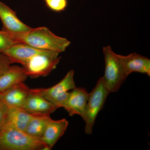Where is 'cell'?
Instances as JSON below:
<instances>
[{
	"label": "cell",
	"mask_w": 150,
	"mask_h": 150,
	"mask_svg": "<svg viewBox=\"0 0 150 150\" xmlns=\"http://www.w3.org/2000/svg\"><path fill=\"white\" fill-rule=\"evenodd\" d=\"M105 72L102 77L103 82L110 93L116 92L126 80L127 76L124 72L118 54L112 51L110 46L103 47Z\"/></svg>",
	"instance_id": "obj_3"
},
{
	"label": "cell",
	"mask_w": 150,
	"mask_h": 150,
	"mask_svg": "<svg viewBox=\"0 0 150 150\" xmlns=\"http://www.w3.org/2000/svg\"><path fill=\"white\" fill-rule=\"evenodd\" d=\"M69 124V121L65 118L58 120L51 119L40 139L51 149L64 134Z\"/></svg>",
	"instance_id": "obj_13"
},
{
	"label": "cell",
	"mask_w": 150,
	"mask_h": 150,
	"mask_svg": "<svg viewBox=\"0 0 150 150\" xmlns=\"http://www.w3.org/2000/svg\"><path fill=\"white\" fill-rule=\"evenodd\" d=\"M14 63H15L13 60L8 56L3 53H0V74Z\"/></svg>",
	"instance_id": "obj_19"
},
{
	"label": "cell",
	"mask_w": 150,
	"mask_h": 150,
	"mask_svg": "<svg viewBox=\"0 0 150 150\" xmlns=\"http://www.w3.org/2000/svg\"><path fill=\"white\" fill-rule=\"evenodd\" d=\"M19 43L11 34L3 30L0 31V53H2L11 46Z\"/></svg>",
	"instance_id": "obj_17"
},
{
	"label": "cell",
	"mask_w": 150,
	"mask_h": 150,
	"mask_svg": "<svg viewBox=\"0 0 150 150\" xmlns=\"http://www.w3.org/2000/svg\"><path fill=\"white\" fill-rule=\"evenodd\" d=\"M40 139L25 131L2 128L0 131V150H50Z\"/></svg>",
	"instance_id": "obj_2"
},
{
	"label": "cell",
	"mask_w": 150,
	"mask_h": 150,
	"mask_svg": "<svg viewBox=\"0 0 150 150\" xmlns=\"http://www.w3.org/2000/svg\"><path fill=\"white\" fill-rule=\"evenodd\" d=\"M33 115L21 108L8 107L0 123L1 128H11L25 131Z\"/></svg>",
	"instance_id": "obj_11"
},
{
	"label": "cell",
	"mask_w": 150,
	"mask_h": 150,
	"mask_svg": "<svg viewBox=\"0 0 150 150\" xmlns=\"http://www.w3.org/2000/svg\"><path fill=\"white\" fill-rule=\"evenodd\" d=\"M59 54L56 51H44L33 56L22 66L25 74L31 78L48 76L60 62Z\"/></svg>",
	"instance_id": "obj_5"
},
{
	"label": "cell",
	"mask_w": 150,
	"mask_h": 150,
	"mask_svg": "<svg viewBox=\"0 0 150 150\" xmlns=\"http://www.w3.org/2000/svg\"><path fill=\"white\" fill-rule=\"evenodd\" d=\"M51 119L50 114L48 113L33 114L25 131L30 136L40 139Z\"/></svg>",
	"instance_id": "obj_16"
},
{
	"label": "cell",
	"mask_w": 150,
	"mask_h": 150,
	"mask_svg": "<svg viewBox=\"0 0 150 150\" xmlns=\"http://www.w3.org/2000/svg\"><path fill=\"white\" fill-rule=\"evenodd\" d=\"M24 82L0 93V100L8 107L22 108L32 91Z\"/></svg>",
	"instance_id": "obj_9"
},
{
	"label": "cell",
	"mask_w": 150,
	"mask_h": 150,
	"mask_svg": "<svg viewBox=\"0 0 150 150\" xmlns=\"http://www.w3.org/2000/svg\"><path fill=\"white\" fill-rule=\"evenodd\" d=\"M74 76V70H70L58 83L48 88H38L39 92L58 108L63 107L70 91L76 87Z\"/></svg>",
	"instance_id": "obj_6"
},
{
	"label": "cell",
	"mask_w": 150,
	"mask_h": 150,
	"mask_svg": "<svg viewBox=\"0 0 150 150\" xmlns=\"http://www.w3.org/2000/svg\"><path fill=\"white\" fill-rule=\"evenodd\" d=\"M21 108L32 114H50L58 108L40 93L38 88H32L31 93Z\"/></svg>",
	"instance_id": "obj_12"
},
{
	"label": "cell",
	"mask_w": 150,
	"mask_h": 150,
	"mask_svg": "<svg viewBox=\"0 0 150 150\" xmlns=\"http://www.w3.org/2000/svg\"><path fill=\"white\" fill-rule=\"evenodd\" d=\"M27 77L23 67L11 65L0 74V93L17 84L24 82Z\"/></svg>",
	"instance_id": "obj_15"
},
{
	"label": "cell",
	"mask_w": 150,
	"mask_h": 150,
	"mask_svg": "<svg viewBox=\"0 0 150 150\" xmlns=\"http://www.w3.org/2000/svg\"><path fill=\"white\" fill-rule=\"evenodd\" d=\"M0 19L2 23L3 30L16 37L29 31V27L21 21L13 10L0 1Z\"/></svg>",
	"instance_id": "obj_7"
},
{
	"label": "cell",
	"mask_w": 150,
	"mask_h": 150,
	"mask_svg": "<svg viewBox=\"0 0 150 150\" xmlns=\"http://www.w3.org/2000/svg\"><path fill=\"white\" fill-rule=\"evenodd\" d=\"M88 94L85 88L76 87L69 92L63 108L70 116L79 115L83 119Z\"/></svg>",
	"instance_id": "obj_8"
},
{
	"label": "cell",
	"mask_w": 150,
	"mask_h": 150,
	"mask_svg": "<svg viewBox=\"0 0 150 150\" xmlns=\"http://www.w3.org/2000/svg\"><path fill=\"white\" fill-rule=\"evenodd\" d=\"M110 93L103 82L102 79L100 78L95 87L89 93L85 113L83 119L85 123V132L87 135L92 134L93 128L98 115L102 110Z\"/></svg>",
	"instance_id": "obj_4"
},
{
	"label": "cell",
	"mask_w": 150,
	"mask_h": 150,
	"mask_svg": "<svg viewBox=\"0 0 150 150\" xmlns=\"http://www.w3.org/2000/svg\"><path fill=\"white\" fill-rule=\"evenodd\" d=\"M1 123H0V131H1Z\"/></svg>",
	"instance_id": "obj_21"
},
{
	"label": "cell",
	"mask_w": 150,
	"mask_h": 150,
	"mask_svg": "<svg viewBox=\"0 0 150 150\" xmlns=\"http://www.w3.org/2000/svg\"><path fill=\"white\" fill-rule=\"evenodd\" d=\"M16 38L20 43H25L34 48L62 53L66 51L71 42L51 32L48 28H31L28 32L18 35Z\"/></svg>",
	"instance_id": "obj_1"
},
{
	"label": "cell",
	"mask_w": 150,
	"mask_h": 150,
	"mask_svg": "<svg viewBox=\"0 0 150 150\" xmlns=\"http://www.w3.org/2000/svg\"><path fill=\"white\" fill-rule=\"evenodd\" d=\"M8 107L4 103L0 100V123L2 121L7 111Z\"/></svg>",
	"instance_id": "obj_20"
},
{
	"label": "cell",
	"mask_w": 150,
	"mask_h": 150,
	"mask_svg": "<svg viewBox=\"0 0 150 150\" xmlns=\"http://www.w3.org/2000/svg\"><path fill=\"white\" fill-rule=\"evenodd\" d=\"M118 58L127 77L131 73L137 72L150 76V59L136 53L127 56L118 55Z\"/></svg>",
	"instance_id": "obj_10"
},
{
	"label": "cell",
	"mask_w": 150,
	"mask_h": 150,
	"mask_svg": "<svg viewBox=\"0 0 150 150\" xmlns=\"http://www.w3.org/2000/svg\"><path fill=\"white\" fill-rule=\"evenodd\" d=\"M45 4L50 10L55 12L65 11L68 4V0H43Z\"/></svg>",
	"instance_id": "obj_18"
},
{
	"label": "cell",
	"mask_w": 150,
	"mask_h": 150,
	"mask_svg": "<svg viewBox=\"0 0 150 150\" xmlns=\"http://www.w3.org/2000/svg\"><path fill=\"white\" fill-rule=\"evenodd\" d=\"M46 50L34 48L25 43H19L11 46L3 52L15 63L23 66L33 56Z\"/></svg>",
	"instance_id": "obj_14"
}]
</instances>
